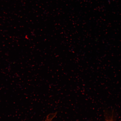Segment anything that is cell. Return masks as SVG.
Returning a JSON list of instances; mask_svg holds the SVG:
<instances>
[{
	"label": "cell",
	"instance_id": "1",
	"mask_svg": "<svg viewBox=\"0 0 121 121\" xmlns=\"http://www.w3.org/2000/svg\"><path fill=\"white\" fill-rule=\"evenodd\" d=\"M105 121H116V117L114 112H105Z\"/></svg>",
	"mask_w": 121,
	"mask_h": 121
},
{
	"label": "cell",
	"instance_id": "2",
	"mask_svg": "<svg viewBox=\"0 0 121 121\" xmlns=\"http://www.w3.org/2000/svg\"><path fill=\"white\" fill-rule=\"evenodd\" d=\"M57 113V112L50 113L47 116L45 121H52L53 119L56 116Z\"/></svg>",
	"mask_w": 121,
	"mask_h": 121
}]
</instances>
